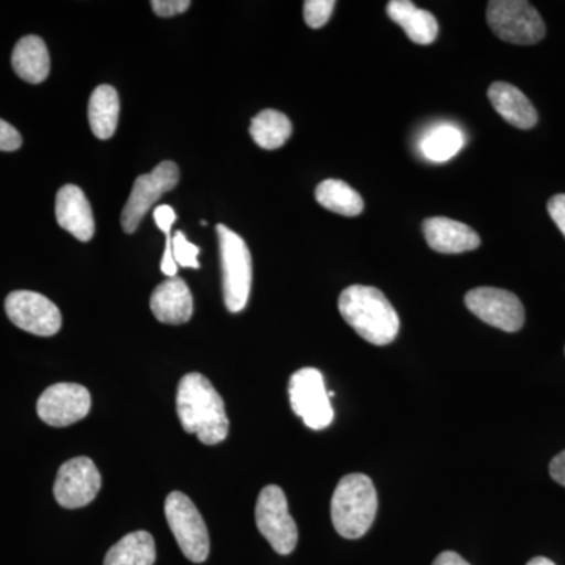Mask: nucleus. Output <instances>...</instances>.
Here are the masks:
<instances>
[{
  "label": "nucleus",
  "instance_id": "1",
  "mask_svg": "<svg viewBox=\"0 0 565 565\" xmlns=\"http://www.w3.org/2000/svg\"><path fill=\"white\" fill-rule=\"evenodd\" d=\"M177 411L182 429L195 434L203 445L222 444L228 437L230 422L221 394L210 379L191 373L178 385Z\"/></svg>",
  "mask_w": 565,
  "mask_h": 565
},
{
  "label": "nucleus",
  "instance_id": "2",
  "mask_svg": "<svg viewBox=\"0 0 565 565\" xmlns=\"http://www.w3.org/2000/svg\"><path fill=\"white\" fill-rule=\"evenodd\" d=\"M338 308L344 321L367 343L386 345L399 333V316L385 294L373 286H349L341 292Z\"/></svg>",
  "mask_w": 565,
  "mask_h": 565
},
{
  "label": "nucleus",
  "instance_id": "3",
  "mask_svg": "<svg viewBox=\"0 0 565 565\" xmlns=\"http://www.w3.org/2000/svg\"><path fill=\"white\" fill-rule=\"evenodd\" d=\"M377 492L366 475L352 473L338 482L332 498L334 530L344 539H360L377 515Z\"/></svg>",
  "mask_w": 565,
  "mask_h": 565
},
{
  "label": "nucleus",
  "instance_id": "4",
  "mask_svg": "<svg viewBox=\"0 0 565 565\" xmlns=\"http://www.w3.org/2000/svg\"><path fill=\"white\" fill-rule=\"evenodd\" d=\"M223 273V299L232 313L247 307L252 291V255L239 234L228 226L217 225Z\"/></svg>",
  "mask_w": 565,
  "mask_h": 565
},
{
  "label": "nucleus",
  "instance_id": "5",
  "mask_svg": "<svg viewBox=\"0 0 565 565\" xmlns=\"http://www.w3.org/2000/svg\"><path fill=\"white\" fill-rule=\"evenodd\" d=\"M487 22L498 39L512 44H535L544 40L545 24L539 11L525 0H492Z\"/></svg>",
  "mask_w": 565,
  "mask_h": 565
},
{
  "label": "nucleus",
  "instance_id": "6",
  "mask_svg": "<svg viewBox=\"0 0 565 565\" xmlns=\"http://www.w3.org/2000/svg\"><path fill=\"white\" fill-rule=\"evenodd\" d=\"M166 516L182 555L195 564L210 556V533L196 505L188 494L172 492L166 500Z\"/></svg>",
  "mask_w": 565,
  "mask_h": 565
},
{
  "label": "nucleus",
  "instance_id": "7",
  "mask_svg": "<svg viewBox=\"0 0 565 565\" xmlns=\"http://www.w3.org/2000/svg\"><path fill=\"white\" fill-rule=\"evenodd\" d=\"M289 403L294 414L302 418L305 426L322 430L333 422V407L321 371L303 367L289 381Z\"/></svg>",
  "mask_w": 565,
  "mask_h": 565
},
{
  "label": "nucleus",
  "instance_id": "8",
  "mask_svg": "<svg viewBox=\"0 0 565 565\" xmlns=\"http://www.w3.org/2000/svg\"><path fill=\"white\" fill-rule=\"evenodd\" d=\"M256 526L278 555H291L299 541L296 522L289 514L286 494L278 486L264 487L256 503Z\"/></svg>",
  "mask_w": 565,
  "mask_h": 565
},
{
  "label": "nucleus",
  "instance_id": "9",
  "mask_svg": "<svg viewBox=\"0 0 565 565\" xmlns=\"http://www.w3.org/2000/svg\"><path fill=\"white\" fill-rule=\"evenodd\" d=\"M180 181V169L172 161H163L151 173L141 174L134 181L131 195L121 212L125 233L137 232L150 207L154 206L167 192L173 191Z\"/></svg>",
  "mask_w": 565,
  "mask_h": 565
},
{
  "label": "nucleus",
  "instance_id": "10",
  "mask_svg": "<svg viewBox=\"0 0 565 565\" xmlns=\"http://www.w3.org/2000/svg\"><path fill=\"white\" fill-rule=\"evenodd\" d=\"M6 313L14 326L36 337H54L62 329V315L57 305L39 292L9 294Z\"/></svg>",
  "mask_w": 565,
  "mask_h": 565
},
{
  "label": "nucleus",
  "instance_id": "11",
  "mask_svg": "<svg viewBox=\"0 0 565 565\" xmlns=\"http://www.w3.org/2000/svg\"><path fill=\"white\" fill-rule=\"evenodd\" d=\"M465 305L481 321L514 333L525 323V308L515 294L498 288H476L465 296Z\"/></svg>",
  "mask_w": 565,
  "mask_h": 565
},
{
  "label": "nucleus",
  "instance_id": "12",
  "mask_svg": "<svg viewBox=\"0 0 565 565\" xmlns=\"http://www.w3.org/2000/svg\"><path fill=\"white\" fill-rule=\"evenodd\" d=\"M102 490V475L88 457H76L62 465L55 478L54 497L65 509L90 504Z\"/></svg>",
  "mask_w": 565,
  "mask_h": 565
},
{
  "label": "nucleus",
  "instance_id": "13",
  "mask_svg": "<svg viewBox=\"0 0 565 565\" xmlns=\"http://www.w3.org/2000/svg\"><path fill=\"white\" fill-rule=\"evenodd\" d=\"M92 397L79 384H55L41 394L36 412L41 422L52 427H66L90 414Z\"/></svg>",
  "mask_w": 565,
  "mask_h": 565
},
{
  "label": "nucleus",
  "instance_id": "14",
  "mask_svg": "<svg viewBox=\"0 0 565 565\" xmlns=\"http://www.w3.org/2000/svg\"><path fill=\"white\" fill-rule=\"evenodd\" d=\"M58 225L81 243H88L95 234V217L84 191L77 185H63L55 199Z\"/></svg>",
  "mask_w": 565,
  "mask_h": 565
},
{
  "label": "nucleus",
  "instance_id": "15",
  "mask_svg": "<svg viewBox=\"0 0 565 565\" xmlns=\"http://www.w3.org/2000/svg\"><path fill=\"white\" fill-rule=\"evenodd\" d=\"M423 233L433 250L446 255L476 250L481 245V237L473 228L452 218H426L423 223Z\"/></svg>",
  "mask_w": 565,
  "mask_h": 565
},
{
  "label": "nucleus",
  "instance_id": "16",
  "mask_svg": "<svg viewBox=\"0 0 565 565\" xmlns=\"http://www.w3.org/2000/svg\"><path fill=\"white\" fill-rule=\"evenodd\" d=\"M150 307L159 322L181 326V323L191 321L193 297L188 282L180 277L162 281L152 291Z\"/></svg>",
  "mask_w": 565,
  "mask_h": 565
},
{
  "label": "nucleus",
  "instance_id": "17",
  "mask_svg": "<svg viewBox=\"0 0 565 565\" xmlns=\"http://www.w3.org/2000/svg\"><path fill=\"white\" fill-rule=\"evenodd\" d=\"M489 99L494 110L509 125L519 129H531L537 125L539 115L530 99L508 82H494L489 88Z\"/></svg>",
  "mask_w": 565,
  "mask_h": 565
},
{
  "label": "nucleus",
  "instance_id": "18",
  "mask_svg": "<svg viewBox=\"0 0 565 565\" xmlns=\"http://www.w3.org/2000/svg\"><path fill=\"white\" fill-rule=\"evenodd\" d=\"M11 66L29 84L46 81L51 73V57L43 39L28 35L18 41L11 54Z\"/></svg>",
  "mask_w": 565,
  "mask_h": 565
},
{
  "label": "nucleus",
  "instance_id": "19",
  "mask_svg": "<svg viewBox=\"0 0 565 565\" xmlns=\"http://www.w3.org/2000/svg\"><path fill=\"white\" fill-rule=\"evenodd\" d=\"M390 20L404 29L416 44H430L437 40L438 22L430 11L418 9L411 0H392L386 6Z\"/></svg>",
  "mask_w": 565,
  "mask_h": 565
},
{
  "label": "nucleus",
  "instance_id": "20",
  "mask_svg": "<svg viewBox=\"0 0 565 565\" xmlns=\"http://www.w3.org/2000/svg\"><path fill=\"white\" fill-rule=\"evenodd\" d=\"M118 118H120V98L111 85H99L92 93L88 103V121L93 134L99 140L114 137L117 131Z\"/></svg>",
  "mask_w": 565,
  "mask_h": 565
},
{
  "label": "nucleus",
  "instance_id": "21",
  "mask_svg": "<svg viewBox=\"0 0 565 565\" xmlns=\"http://www.w3.org/2000/svg\"><path fill=\"white\" fill-rule=\"evenodd\" d=\"M154 539L147 531H136L111 546L104 565H154Z\"/></svg>",
  "mask_w": 565,
  "mask_h": 565
},
{
  "label": "nucleus",
  "instance_id": "22",
  "mask_svg": "<svg viewBox=\"0 0 565 565\" xmlns=\"http://www.w3.org/2000/svg\"><path fill=\"white\" fill-rule=\"evenodd\" d=\"M465 145L463 132L451 122L435 125L424 132L419 140V150L424 158L433 162H446L455 158Z\"/></svg>",
  "mask_w": 565,
  "mask_h": 565
},
{
  "label": "nucleus",
  "instance_id": "23",
  "mask_svg": "<svg viewBox=\"0 0 565 565\" xmlns=\"http://www.w3.org/2000/svg\"><path fill=\"white\" fill-rule=\"evenodd\" d=\"M292 134L291 120L281 111L266 109L252 120L250 136L263 150H277Z\"/></svg>",
  "mask_w": 565,
  "mask_h": 565
},
{
  "label": "nucleus",
  "instance_id": "24",
  "mask_svg": "<svg viewBox=\"0 0 565 565\" xmlns=\"http://www.w3.org/2000/svg\"><path fill=\"white\" fill-rule=\"evenodd\" d=\"M316 200L326 210L344 217H356L364 210L362 195L341 180H326L316 189Z\"/></svg>",
  "mask_w": 565,
  "mask_h": 565
},
{
  "label": "nucleus",
  "instance_id": "25",
  "mask_svg": "<svg viewBox=\"0 0 565 565\" xmlns=\"http://www.w3.org/2000/svg\"><path fill=\"white\" fill-rule=\"evenodd\" d=\"M154 222L158 228L166 233L167 236L166 252H163L161 263L162 274H166L169 278L178 277V264L174 263L172 253L173 237L170 234L172 233L173 223L177 222V212L169 204H162V206H158L154 210Z\"/></svg>",
  "mask_w": 565,
  "mask_h": 565
},
{
  "label": "nucleus",
  "instance_id": "26",
  "mask_svg": "<svg viewBox=\"0 0 565 565\" xmlns=\"http://www.w3.org/2000/svg\"><path fill=\"white\" fill-rule=\"evenodd\" d=\"M173 259L178 266L185 267V269H200V247L189 243L188 237L182 232L174 233L173 236Z\"/></svg>",
  "mask_w": 565,
  "mask_h": 565
},
{
  "label": "nucleus",
  "instance_id": "27",
  "mask_svg": "<svg viewBox=\"0 0 565 565\" xmlns=\"http://www.w3.org/2000/svg\"><path fill=\"white\" fill-rule=\"evenodd\" d=\"M337 2L333 0H307L303 3V17L308 28L321 29L332 17Z\"/></svg>",
  "mask_w": 565,
  "mask_h": 565
},
{
  "label": "nucleus",
  "instance_id": "28",
  "mask_svg": "<svg viewBox=\"0 0 565 565\" xmlns=\"http://www.w3.org/2000/svg\"><path fill=\"white\" fill-rule=\"evenodd\" d=\"M192 6L191 0H152L151 7L158 17L172 18L184 13Z\"/></svg>",
  "mask_w": 565,
  "mask_h": 565
},
{
  "label": "nucleus",
  "instance_id": "29",
  "mask_svg": "<svg viewBox=\"0 0 565 565\" xmlns=\"http://www.w3.org/2000/svg\"><path fill=\"white\" fill-rule=\"evenodd\" d=\"M22 147V137L10 122L0 120V151H17Z\"/></svg>",
  "mask_w": 565,
  "mask_h": 565
},
{
  "label": "nucleus",
  "instance_id": "30",
  "mask_svg": "<svg viewBox=\"0 0 565 565\" xmlns=\"http://www.w3.org/2000/svg\"><path fill=\"white\" fill-rule=\"evenodd\" d=\"M548 214L565 237V193H557L548 202Z\"/></svg>",
  "mask_w": 565,
  "mask_h": 565
},
{
  "label": "nucleus",
  "instance_id": "31",
  "mask_svg": "<svg viewBox=\"0 0 565 565\" xmlns=\"http://www.w3.org/2000/svg\"><path fill=\"white\" fill-rule=\"evenodd\" d=\"M550 475L557 484L565 487V451L557 455L550 463Z\"/></svg>",
  "mask_w": 565,
  "mask_h": 565
},
{
  "label": "nucleus",
  "instance_id": "32",
  "mask_svg": "<svg viewBox=\"0 0 565 565\" xmlns=\"http://www.w3.org/2000/svg\"><path fill=\"white\" fill-rule=\"evenodd\" d=\"M433 565H470L462 556L457 555L455 552H444L435 557Z\"/></svg>",
  "mask_w": 565,
  "mask_h": 565
},
{
  "label": "nucleus",
  "instance_id": "33",
  "mask_svg": "<svg viewBox=\"0 0 565 565\" xmlns=\"http://www.w3.org/2000/svg\"><path fill=\"white\" fill-rule=\"evenodd\" d=\"M526 565H556V564L553 563V561L546 559V557L539 556V557H534V559H531L530 563H527Z\"/></svg>",
  "mask_w": 565,
  "mask_h": 565
}]
</instances>
